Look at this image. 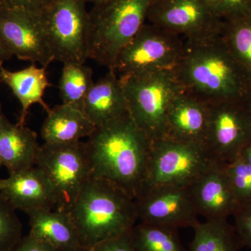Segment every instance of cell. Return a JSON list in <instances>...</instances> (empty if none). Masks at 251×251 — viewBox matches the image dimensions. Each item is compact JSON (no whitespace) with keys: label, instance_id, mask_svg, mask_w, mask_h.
I'll use <instances>...</instances> for the list:
<instances>
[{"label":"cell","instance_id":"obj_1","mask_svg":"<svg viewBox=\"0 0 251 251\" xmlns=\"http://www.w3.org/2000/svg\"><path fill=\"white\" fill-rule=\"evenodd\" d=\"M92 175L137 199L143 193L153 141L129 114L96 127L85 141Z\"/></svg>","mask_w":251,"mask_h":251},{"label":"cell","instance_id":"obj_2","mask_svg":"<svg viewBox=\"0 0 251 251\" xmlns=\"http://www.w3.org/2000/svg\"><path fill=\"white\" fill-rule=\"evenodd\" d=\"M173 70L184 90L206 103L242 102L251 92V81L221 36L186 45Z\"/></svg>","mask_w":251,"mask_h":251},{"label":"cell","instance_id":"obj_3","mask_svg":"<svg viewBox=\"0 0 251 251\" xmlns=\"http://www.w3.org/2000/svg\"><path fill=\"white\" fill-rule=\"evenodd\" d=\"M68 211L82 248L130 232L138 220L134 199L115 184L94 176Z\"/></svg>","mask_w":251,"mask_h":251},{"label":"cell","instance_id":"obj_4","mask_svg":"<svg viewBox=\"0 0 251 251\" xmlns=\"http://www.w3.org/2000/svg\"><path fill=\"white\" fill-rule=\"evenodd\" d=\"M153 0H108L90 14L89 59L113 70L122 49L144 25Z\"/></svg>","mask_w":251,"mask_h":251},{"label":"cell","instance_id":"obj_5","mask_svg":"<svg viewBox=\"0 0 251 251\" xmlns=\"http://www.w3.org/2000/svg\"><path fill=\"white\" fill-rule=\"evenodd\" d=\"M120 78L135 125L152 141L166 138L170 107L184 90L174 70L154 71Z\"/></svg>","mask_w":251,"mask_h":251},{"label":"cell","instance_id":"obj_6","mask_svg":"<svg viewBox=\"0 0 251 251\" xmlns=\"http://www.w3.org/2000/svg\"><path fill=\"white\" fill-rule=\"evenodd\" d=\"M85 0H49L40 13L54 61L85 64L89 59L90 14Z\"/></svg>","mask_w":251,"mask_h":251},{"label":"cell","instance_id":"obj_7","mask_svg":"<svg viewBox=\"0 0 251 251\" xmlns=\"http://www.w3.org/2000/svg\"><path fill=\"white\" fill-rule=\"evenodd\" d=\"M35 166L53 188L55 209L69 211L86 183L93 176L85 142L40 145Z\"/></svg>","mask_w":251,"mask_h":251},{"label":"cell","instance_id":"obj_8","mask_svg":"<svg viewBox=\"0 0 251 251\" xmlns=\"http://www.w3.org/2000/svg\"><path fill=\"white\" fill-rule=\"evenodd\" d=\"M218 162L205 145L168 138L154 140L143 193L156 186L190 185Z\"/></svg>","mask_w":251,"mask_h":251},{"label":"cell","instance_id":"obj_9","mask_svg":"<svg viewBox=\"0 0 251 251\" xmlns=\"http://www.w3.org/2000/svg\"><path fill=\"white\" fill-rule=\"evenodd\" d=\"M186 49L182 37L146 23L119 53L112 71L122 77L174 69Z\"/></svg>","mask_w":251,"mask_h":251},{"label":"cell","instance_id":"obj_10","mask_svg":"<svg viewBox=\"0 0 251 251\" xmlns=\"http://www.w3.org/2000/svg\"><path fill=\"white\" fill-rule=\"evenodd\" d=\"M147 21L181 36L186 45L219 37L224 23L207 0H153Z\"/></svg>","mask_w":251,"mask_h":251},{"label":"cell","instance_id":"obj_11","mask_svg":"<svg viewBox=\"0 0 251 251\" xmlns=\"http://www.w3.org/2000/svg\"><path fill=\"white\" fill-rule=\"evenodd\" d=\"M209 104L205 145L216 161L228 164L239 158L251 139V120L244 101Z\"/></svg>","mask_w":251,"mask_h":251},{"label":"cell","instance_id":"obj_12","mask_svg":"<svg viewBox=\"0 0 251 251\" xmlns=\"http://www.w3.org/2000/svg\"><path fill=\"white\" fill-rule=\"evenodd\" d=\"M0 37L12 57L46 68L54 62L40 14L1 6Z\"/></svg>","mask_w":251,"mask_h":251},{"label":"cell","instance_id":"obj_13","mask_svg":"<svg viewBox=\"0 0 251 251\" xmlns=\"http://www.w3.org/2000/svg\"><path fill=\"white\" fill-rule=\"evenodd\" d=\"M140 222L179 229L193 227L199 216L190 185H167L144 191L135 200Z\"/></svg>","mask_w":251,"mask_h":251},{"label":"cell","instance_id":"obj_14","mask_svg":"<svg viewBox=\"0 0 251 251\" xmlns=\"http://www.w3.org/2000/svg\"><path fill=\"white\" fill-rule=\"evenodd\" d=\"M198 214L205 219H227L239 206L226 169L215 163L190 184Z\"/></svg>","mask_w":251,"mask_h":251},{"label":"cell","instance_id":"obj_15","mask_svg":"<svg viewBox=\"0 0 251 251\" xmlns=\"http://www.w3.org/2000/svg\"><path fill=\"white\" fill-rule=\"evenodd\" d=\"M0 196L16 210L25 214L56 208L53 188L44 173L36 166L0 179Z\"/></svg>","mask_w":251,"mask_h":251},{"label":"cell","instance_id":"obj_16","mask_svg":"<svg viewBox=\"0 0 251 251\" xmlns=\"http://www.w3.org/2000/svg\"><path fill=\"white\" fill-rule=\"evenodd\" d=\"M208 119L209 104L183 90L170 107L166 138L205 145Z\"/></svg>","mask_w":251,"mask_h":251},{"label":"cell","instance_id":"obj_17","mask_svg":"<svg viewBox=\"0 0 251 251\" xmlns=\"http://www.w3.org/2000/svg\"><path fill=\"white\" fill-rule=\"evenodd\" d=\"M82 112L96 127L129 114L123 86L116 73L109 70L105 76L94 82Z\"/></svg>","mask_w":251,"mask_h":251},{"label":"cell","instance_id":"obj_18","mask_svg":"<svg viewBox=\"0 0 251 251\" xmlns=\"http://www.w3.org/2000/svg\"><path fill=\"white\" fill-rule=\"evenodd\" d=\"M31 237L57 251H80L82 249L76 227L69 211L57 209L28 212Z\"/></svg>","mask_w":251,"mask_h":251},{"label":"cell","instance_id":"obj_19","mask_svg":"<svg viewBox=\"0 0 251 251\" xmlns=\"http://www.w3.org/2000/svg\"><path fill=\"white\" fill-rule=\"evenodd\" d=\"M39 147L35 131L0 118V164L9 174L35 166Z\"/></svg>","mask_w":251,"mask_h":251},{"label":"cell","instance_id":"obj_20","mask_svg":"<svg viewBox=\"0 0 251 251\" xmlns=\"http://www.w3.org/2000/svg\"><path fill=\"white\" fill-rule=\"evenodd\" d=\"M0 81L9 87L21 104L18 125H25L29 108L34 104L40 105L47 113L50 110L44 99L46 88L50 85L46 67H38L33 63L28 67L12 72L1 64Z\"/></svg>","mask_w":251,"mask_h":251},{"label":"cell","instance_id":"obj_21","mask_svg":"<svg viewBox=\"0 0 251 251\" xmlns=\"http://www.w3.org/2000/svg\"><path fill=\"white\" fill-rule=\"evenodd\" d=\"M47 114L41 130L44 143H77L88 138L96 128L83 112L65 104L54 107Z\"/></svg>","mask_w":251,"mask_h":251},{"label":"cell","instance_id":"obj_22","mask_svg":"<svg viewBox=\"0 0 251 251\" xmlns=\"http://www.w3.org/2000/svg\"><path fill=\"white\" fill-rule=\"evenodd\" d=\"M192 228L194 235L188 251H239L244 248L227 219L198 221Z\"/></svg>","mask_w":251,"mask_h":251},{"label":"cell","instance_id":"obj_23","mask_svg":"<svg viewBox=\"0 0 251 251\" xmlns=\"http://www.w3.org/2000/svg\"><path fill=\"white\" fill-rule=\"evenodd\" d=\"M130 236L135 251H188L174 227L140 222L132 228Z\"/></svg>","mask_w":251,"mask_h":251},{"label":"cell","instance_id":"obj_24","mask_svg":"<svg viewBox=\"0 0 251 251\" xmlns=\"http://www.w3.org/2000/svg\"><path fill=\"white\" fill-rule=\"evenodd\" d=\"M94 83L93 71L85 63L64 64L59 80L62 103L82 112L86 97Z\"/></svg>","mask_w":251,"mask_h":251},{"label":"cell","instance_id":"obj_25","mask_svg":"<svg viewBox=\"0 0 251 251\" xmlns=\"http://www.w3.org/2000/svg\"><path fill=\"white\" fill-rule=\"evenodd\" d=\"M221 38L251 82V14L224 21Z\"/></svg>","mask_w":251,"mask_h":251},{"label":"cell","instance_id":"obj_26","mask_svg":"<svg viewBox=\"0 0 251 251\" xmlns=\"http://www.w3.org/2000/svg\"><path fill=\"white\" fill-rule=\"evenodd\" d=\"M16 210L0 196V251H11L23 236Z\"/></svg>","mask_w":251,"mask_h":251},{"label":"cell","instance_id":"obj_27","mask_svg":"<svg viewBox=\"0 0 251 251\" xmlns=\"http://www.w3.org/2000/svg\"><path fill=\"white\" fill-rule=\"evenodd\" d=\"M226 172L239 204L251 201V166L240 157L226 164Z\"/></svg>","mask_w":251,"mask_h":251},{"label":"cell","instance_id":"obj_28","mask_svg":"<svg viewBox=\"0 0 251 251\" xmlns=\"http://www.w3.org/2000/svg\"><path fill=\"white\" fill-rule=\"evenodd\" d=\"M211 7L223 21L251 14V0H207Z\"/></svg>","mask_w":251,"mask_h":251},{"label":"cell","instance_id":"obj_29","mask_svg":"<svg viewBox=\"0 0 251 251\" xmlns=\"http://www.w3.org/2000/svg\"><path fill=\"white\" fill-rule=\"evenodd\" d=\"M232 216L233 226L243 247L251 249V201L239 204Z\"/></svg>","mask_w":251,"mask_h":251},{"label":"cell","instance_id":"obj_30","mask_svg":"<svg viewBox=\"0 0 251 251\" xmlns=\"http://www.w3.org/2000/svg\"><path fill=\"white\" fill-rule=\"evenodd\" d=\"M130 231L92 247L82 248L80 251H135L132 244Z\"/></svg>","mask_w":251,"mask_h":251},{"label":"cell","instance_id":"obj_31","mask_svg":"<svg viewBox=\"0 0 251 251\" xmlns=\"http://www.w3.org/2000/svg\"><path fill=\"white\" fill-rule=\"evenodd\" d=\"M49 0H1V6L40 14Z\"/></svg>","mask_w":251,"mask_h":251},{"label":"cell","instance_id":"obj_32","mask_svg":"<svg viewBox=\"0 0 251 251\" xmlns=\"http://www.w3.org/2000/svg\"><path fill=\"white\" fill-rule=\"evenodd\" d=\"M11 251H57L45 242H41L29 234L23 236Z\"/></svg>","mask_w":251,"mask_h":251},{"label":"cell","instance_id":"obj_33","mask_svg":"<svg viewBox=\"0 0 251 251\" xmlns=\"http://www.w3.org/2000/svg\"><path fill=\"white\" fill-rule=\"evenodd\" d=\"M239 157L251 166V139L243 148Z\"/></svg>","mask_w":251,"mask_h":251},{"label":"cell","instance_id":"obj_34","mask_svg":"<svg viewBox=\"0 0 251 251\" xmlns=\"http://www.w3.org/2000/svg\"><path fill=\"white\" fill-rule=\"evenodd\" d=\"M12 57L11 54L8 52L7 50L3 44L2 41H1V37H0V65L4 64V62L9 60Z\"/></svg>","mask_w":251,"mask_h":251},{"label":"cell","instance_id":"obj_35","mask_svg":"<svg viewBox=\"0 0 251 251\" xmlns=\"http://www.w3.org/2000/svg\"><path fill=\"white\" fill-rule=\"evenodd\" d=\"M244 105L247 109L248 114H249L251 120V92L247 96V98L244 99Z\"/></svg>","mask_w":251,"mask_h":251},{"label":"cell","instance_id":"obj_36","mask_svg":"<svg viewBox=\"0 0 251 251\" xmlns=\"http://www.w3.org/2000/svg\"><path fill=\"white\" fill-rule=\"evenodd\" d=\"M86 2L93 3L94 5L101 4V3L105 2V1H108V0H85Z\"/></svg>","mask_w":251,"mask_h":251},{"label":"cell","instance_id":"obj_37","mask_svg":"<svg viewBox=\"0 0 251 251\" xmlns=\"http://www.w3.org/2000/svg\"><path fill=\"white\" fill-rule=\"evenodd\" d=\"M3 113H2V110H1V104H0V118H1V117L3 116Z\"/></svg>","mask_w":251,"mask_h":251},{"label":"cell","instance_id":"obj_38","mask_svg":"<svg viewBox=\"0 0 251 251\" xmlns=\"http://www.w3.org/2000/svg\"><path fill=\"white\" fill-rule=\"evenodd\" d=\"M1 0H0V7H1Z\"/></svg>","mask_w":251,"mask_h":251},{"label":"cell","instance_id":"obj_39","mask_svg":"<svg viewBox=\"0 0 251 251\" xmlns=\"http://www.w3.org/2000/svg\"><path fill=\"white\" fill-rule=\"evenodd\" d=\"M1 164H0V168H1ZM0 179H1V178H0Z\"/></svg>","mask_w":251,"mask_h":251}]
</instances>
